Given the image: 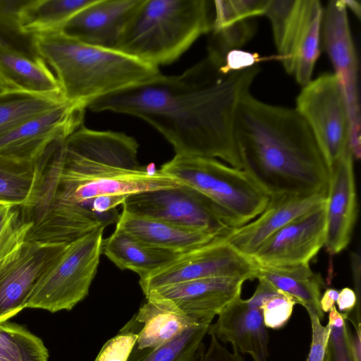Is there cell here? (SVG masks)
<instances>
[{
	"label": "cell",
	"mask_w": 361,
	"mask_h": 361,
	"mask_svg": "<svg viewBox=\"0 0 361 361\" xmlns=\"http://www.w3.org/2000/svg\"><path fill=\"white\" fill-rule=\"evenodd\" d=\"M139 145L123 133L81 124L51 142L35 161L36 178L21 205L30 226L25 241L69 243L112 224L97 214L94 202L182 185L171 176L140 165Z\"/></svg>",
	"instance_id": "obj_1"
},
{
	"label": "cell",
	"mask_w": 361,
	"mask_h": 361,
	"mask_svg": "<svg viewBox=\"0 0 361 361\" xmlns=\"http://www.w3.org/2000/svg\"><path fill=\"white\" fill-rule=\"evenodd\" d=\"M221 66L207 56L180 75L161 73L99 98L87 108L145 121L173 146L176 155L219 158L242 169L234 137L235 118L260 67L224 73Z\"/></svg>",
	"instance_id": "obj_2"
},
{
	"label": "cell",
	"mask_w": 361,
	"mask_h": 361,
	"mask_svg": "<svg viewBox=\"0 0 361 361\" xmlns=\"http://www.w3.org/2000/svg\"><path fill=\"white\" fill-rule=\"evenodd\" d=\"M234 137L242 169L270 197L328 194L330 172L316 140L297 109L240 100Z\"/></svg>",
	"instance_id": "obj_3"
},
{
	"label": "cell",
	"mask_w": 361,
	"mask_h": 361,
	"mask_svg": "<svg viewBox=\"0 0 361 361\" xmlns=\"http://www.w3.org/2000/svg\"><path fill=\"white\" fill-rule=\"evenodd\" d=\"M30 42L55 73L63 99L83 109L161 74L158 68L122 51L87 44L61 31L31 36Z\"/></svg>",
	"instance_id": "obj_4"
},
{
	"label": "cell",
	"mask_w": 361,
	"mask_h": 361,
	"mask_svg": "<svg viewBox=\"0 0 361 361\" xmlns=\"http://www.w3.org/2000/svg\"><path fill=\"white\" fill-rule=\"evenodd\" d=\"M207 0H143L116 50L158 68L178 59L210 32L214 13Z\"/></svg>",
	"instance_id": "obj_5"
},
{
	"label": "cell",
	"mask_w": 361,
	"mask_h": 361,
	"mask_svg": "<svg viewBox=\"0 0 361 361\" xmlns=\"http://www.w3.org/2000/svg\"><path fill=\"white\" fill-rule=\"evenodd\" d=\"M160 170L211 200L231 229L257 217L269 201L247 172L214 158L176 155Z\"/></svg>",
	"instance_id": "obj_6"
},
{
	"label": "cell",
	"mask_w": 361,
	"mask_h": 361,
	"mask_svg": "<svg viewBox=\"0 0 361 361\" xmlns=\"http://www.w3.org/2000/svg\"><path fill=\"white\" fill-rule=\"evenodd\" d=\"M104 228L97 229L70 243L39 279L25 308L52 313L71 310L89 293L97 271Z\"/></svg>",
	"instance_id": "obj_7"
},
{
	"label": "cell",
	"mask_w": 361,
	"mask_h": 361,
	"mask_svg": "<svg viewBox=\"0 0 361 361\" xmlns=\"http://www.w3.org/2000/svg\"><path fill=\"white\" fill-rule=\"evenodd\" d=\"M323 10L318 0H269L264 14L271 23L278 58L302 87L312 80L320 54Z\"/></svg>",
	"instance_id": "obj_8"
},
{
	"label": "cell",
	"mask_w": 361,
	"mask_h": 361,
	"mask_svg": "<svg viewBox=\"0 0 361 361\" xmlns=\"http://www.w3.org/2000/svg\"><path fill=\"white\" fill-rule=\"evenodd\" d=\"M295 109L308 124L329 172L352 154L349 118L334 73H323L305 85L296 98Z\"/></svg>",
	"instance_id": "obj_9"
},
{
	"label": "cell",
	"mask_w": 361,
	"mask_h": 361,
	"mask_svg": "<svg viewBox=\"0 0 361 361\" xmlns=\"http://www.w3.org/2000/svg\"><path fill=\"white\" fill-rule=\"evenodd\" d=\"M122 205L123 211L128 214L182 227L220 233L231 229L211 200L185 184L131 194Z\"/></svg>",
	"instance_id": "obj_10"
},
{
	"label": "cell",
	"mask_w": 361,
	"mask_h": 361,
	"mask_svg": "<svg viewBox=\"0 0 361 361\" xmlns=\"http://www.w3.org/2000/svg\"><path fill=\"white\" fill-rule=\"evenodd\" d=\"M343 0H331L323 10L321 39L343 94L350 123L351 152L361 157V114L358 61Z\"/></svg>",
	"instance_id": "obj_11"
},
{
	"label": "cell",
	"mask_w": 361,
	"mask_h": 361,
	"mask_svg": "<svg viewBox=\"0 0 361 361\" xmlns=\"http://www.w3.org/2000/svg\"><path fill=\"white\" fill-rule=\"evenodd\" d=\"M257 265L224 240V235L185 252L139 280L144 293L182 282L214 277L256 279Z\"/></svg>",
	"instance_id": "obj_12"
},
{
	"label": "cell",
	"mask_w": 361,
	"mask_h": 361,
	"mask_svg": "<svg viewBox=\"0 0 361 361\" xmlns=\"http://www.w3.org/2000/svg\"><path fill=\"white\" fill-rule=\"evenodd\" d=\"M68 245L25 241L0 262V323L8 321L25 308L39 279Z\"/></svg>",
	"instance_id": "obj_13"
},
{
	"label": "cell",
	"mask_w": 361,
	"mask_h": 361,
	"mask_svg": "<svg viewBox=\"0 0 361 361\" xmlns=\"http://www.w3.org/2000/svg\"><path fill=\"white\" fill-rule=\"evenodd\" d=\"M326 216V202L281 228L250 259L262 267L309 264L324 245Z\"/></svg>",
	"instance_id": "obj_14"
},
{
	"label": "cell",
	"mask_w": 361,
	"mask_h": 361,
	"mask_svg": "<svg viewBox=\"0 0 361 361\" xmlns=\"http://www.w3.org/2000/svg\"><path fill=\"white\" fill-rule=\"evenodd\" d=\"M258 281L252 296L246 300L238 298L226 306L218 314L216 322L210 324L207 334L231 343L233 350L250 355L254 361H267L269 334L260 305L267 284Z\"/></svg>",
	"instance_id": "obj_15"
},
{
	"label": "cell",
	"mask_w": 361,
	"mask_h": 361,
	"mask_svg": "<svg viewBox=\"0 0 361 361\" xmlns=\"http://www.w3.org/2000/svg\"><path fill=\"white\" fill-rule=\"evenodd\" d=\"M327 195L318 193L270 197L267 207L257 217L231 229L224 235V240L238 252L250 258L281 228L326 203Z\"/></svg>",
	"instance_id": "obj_16"
},
{
	"label": "cell",
	"mask_w": 361,
	"mask_h": 361,
	"mask_svg": "<svg viewBox=\"0 0 361 361\" xmlns=\"http://www.w3.org/2000/svg\"><path fill=\"white\" fill-rule=\"evenodd\" d=\"M85 109L68 102L0 138V155L36 161L46 147L83 123Z\"/></svg>",
	"instance_id": "obj_17"
},
{
	"label": "cell",
	"mask_w": 361,
	"mask_h": 361,
	"mask_svg": "<svg viewBox=\"0 0 361 361\" xmlns=\"http://www.w3.org/2000/svg\"><path fill=\"white\" fill-rule=\"evenodd\" d=\"M143 0H94L60 30L94 47L116 49L131 17Z\"/></svg>",
	"instance_id": "obj_18"
},
{
	"label": "cell",
	"mask_w": 361,
	"mask_h": 361,
	"mask_svg": "<svg viewBox=\"0 0 361 361\" xmlns=\"http://www.w3.org/2000/svg\"><path fill=\"white\" fill-rule=\"evenodd\" d=\"M245 279L214 277L192 280L154 289L190 317L211 324L230 303L240 298Z\"/></svg>",
	"instance_id": "obj_19"
},
{
	"label": "cell",
	"mask_w": 361,
	"mask_h": 361,
	"mask_svg": "<svg viewBox=\"0 0 361 361\" xmlns=\"http://www.w3.org/2000/svg\"><path fill=\"white\" fill-rule=\"evenodd\" d=\"M353 157L348 154L330 171L324 247L334 255L349 244L357 219Z\"/></svg>",
	"instance_id": "obj_20"
},
{
	"label": "cell",
	"mask_w": 361,
	"mask_h": 361,
	"mask_svg": "<svg viewBox=\"0 0 361 361\" xmlns=\"http://www.w3.org/2000/svg\"><path fill=\"white\" fill-rule=\"evenodd\" d=\"M145 298L147 302L133 317L140 326L135 345L138 349L159 348L202 323L188 316L154 290Z\"/></svg>",
	"instance_id": "obj_21"
},
{
	"label": "cell",
	"mask_w": 361,
	"mask_h": 361,
	"mask_svg": "<svg viewBox=\"0 0 361 361\" xmlns=\"http://www.w3.org/2000/svg\"><path fill=\"white\" fill-rule=\"evenodd\" d=\"M116 228L152 246L184 253L226 233L182 227L166 221L135 216L124 211Z\"/></svg>",
	"instance_id": "obj_22"
},
{
	"label": "cell",
	"mask_w": 361,
	"mask_h": 361,
	"mask_svg": "<svg viewBox=\"0 0 361 361\" xmlns=\"http://www.w3.org/2000/svg\"><path fill=\"white\" fill-rule=\"evenodd\" d=\"M0 82L6 90L61 95L55 75L40 56L2 41H0Z\"/></svg>",
	"instance_id": "obj_23"
},
{
	"label": "cell",
	"mask_w": 361,
	"mask_h": 361,
	"mask_svg": "<svg viewBox=\"0 0 361 361\" xmlns=\"http://www.w3.org/2000/svg\"><path fill=\"white\" fill-rule=\"evenodd\" d=\"M102 254L120 269L133 271L139 275L140 279L181 255L148 245L116 228L109 237L103 240Z\"/></svg>",
	"instance_id": "obj_24"
},
{
	"label": "cell",
	"mask_w": 361,
	"mask_h": 361,
	"mask_svg": "<svg viewBox=\"0 0 361 361\" xmlns=\"http://www.w3.org/2000/svg\"><path fill=\"white\" fill-rule=\"evenodd\" d=\"M256 279L264 281L276 290L287 293L296 304L302 305L308 313H313L322 321L324 313L320 307L324 282L314 274L310 264L283 267L257 265Z\"/></svg>",
	"instance_id": "obj_25"
},
{
	"label": "cell",
	"mask_w": 361,
	"mask_h": 361,
	"mask_svg": "<svg viewBox=\"0 0 361 361\" xmlns=\"http://www.w3.org/2000/svg\"><path fill=\"white\" fill-rule=\"evenodd\" d=\"M94 0H24L17 11L18 32L23 36L60 31Z\"/></svg>",
	"instance_id": "obj_26"
},
{
	"label": "cell",
	"mask_w": 361,
	"mask_h": 361,
	"mask_svg": "<svg viewBox=\"0 0 361 361\" xmlns=\"http://www.w3.org/2000/svg\"><path fill=\"white\" fill-rule=\"evenodd\" d=\"M66 102L59 94L25 91L0 92V138L15 128Z\"/></svg>",
	"instance_id": "obj_27"
},
{
	"label": "cell",
	"mask_w": 361,
	"mask_h": 361,
	"mask_svg": "<svg viewBox=\"0 0 361 361\" xmlns=\"http://www.w3.org/2000/svg\"><path fill=\"white\" fill-rule=\"evenodd\" d=\"M210 324L201 323L157 348L134 346L127 361H196Z\"/></svg>",
	"instance_id": "obj_28"
},
{
	"label": "cell",
	"mask_w": 361,
	"mask_h": 361,
	"mask_svg": "<svg viewBox=\"0 0 361 361\" xmlns=\"http://www.w3.org/2000/svg\"><path fill=\"white\" fill-rule=\"evenodd\" d=\"M41 338L25 327L8 321L0 323V361H48Z\"/></svg>",
	"instance_id": "obj_29"
},
{
	"label": "cell",
	"mask_w": 361,
	"mask_h": 361,
	"mask_svg": "<svg viewBox=\"0 0 361 361\" xmlns=\"http://www.w3.org/2000/svg\"><path fill=\"white\" fill-rule=\"evenodd\" d=\"M35 161L0 155V202L23 204L36 178Z\"/></svg>",
	"instance_id": "obj_30"
},
{
	"label": "cell",
	"mask_w": 361,
	"mask_h": 361,
	"mask_svg": "<svg viewBox=\"0 0 361 361\" xmlns=\"http://www.w3.org/2000/svg\"><path fill=\"white\" fill-rule=\"evenodd\" d=\"M255 30V23L251 19L212 30L207 56L224 65L226 54L244 46L253 37Z\"/></svg>",
	"instance_id": "obj_31"
},
{
	"label": "cell",
	"mask_w": 361,
	"mask_h": 361,
	"mask_svg": "<svg viewBox=\"0 0 361 361\" xmlns=\"http://www.w3.org/2000/svg\"><path fill=\"white\" fill-rule=\"evenodd\" d=\"M29 229L20 204L0 202V262L22 245Z\"/></svg>",
	"instance_id": "obj_32"
},
{
	"label": "cell",
	"mask_w": 361,
	"mask_h": 361,
	"mask_svg": "<svg viewBox=\"0 0 361 361\" xmlns=\"http://www.w3.org/2000/svg\"><path fill=\"white\" fill-rule=\"evenodd\" d=\"M269 0H216L212 30L265 14Z\"/></svg>",
	"instance_id": "obj_33"
},
{
	"label": "cell",
	"mask_w": 361,
	"mask_h": 361,
	"mask_svg": "<svg viewBox=\"0 0 361 361\" xmlns=\"http://www.w3.org/2000/svg\"><path fill=\"white\" fill-rule=\"evenodd\" d=\"M295 304L291 296L276 290L267 283L260 305L266 328L279 329L284 326L288 322Z\"/></svg>",
	"instance_id": "obj_34"
},
{
	"label": "cell",
	"mask_w": 361,
	"mask_h": 361,
	"mask_svg": "<svg viewBox=\"0 0 361 361\" xmlns=\"http://www.w3.org/2000/svg\"><path fill=\"white\" fill-rule=\"evenodd\" d=\"M140 329L133 318L103 345L94 361H127L137 342Z\"/></svg>",
	"instance_id": "obj_35"
},
{
	"label": "cell",
	"mask_w": 361,
	"mask_h": 361,
	"mask_svg": "<svg viewBox=\"0 0 361 361\" xmlns=\"http://www.w3.org/2000/svg\"><path fill=\"white\" fill-rule=\"evenodd\" d=\"M312 325V343L307 361H325L329 336V326H324L313 313H308Z\"/></svg>",
	"instance_id": "obj_36"
},
{
	"label": "cell",
	"mask_w": 361,
	"mask_h": 361,
	"mask_svg": "<svg viewBox=\"0 0 361 361\" xmlns=\"http://www.w3.org/2000/svg\"><path fill=\"white\" fill-rule=\"evenodd\" d=\"M261 59L257 53L234 49L226 54L224 63L220 67V71L224 73H228L243 70L257 65Z\"/></svg>",
	"instance_id": "obj_37"
},
{
	"label": "cell",
	"mask_w": 361,
	"mask_h": 361,
	"mask_svg": "<svg viewBox=\"0 0 361 361\" xmlns=\"http://www.w3.org/2000/svg\"><path fill=\"white\" fill-rule=\"evenodd\" d=\"M23 1L24 0H0V32L6 33L12 31L20 35L17 27L16 16L18 9L23 4ZM0 41L6 43L1 34Z\"/></svg>",
	"instance_id": "obj_38"
},
{
	"label": "cell",
	"mask_w": 361,
	"mask_h": 361,
	"mask_svg": "<svg viewBox=\"0 0 361 361\" xmlns=\"http://www.w3.org/2000/svg\"><path fill=\"white\" fill-rule=\"evenodd\" d=\"M200 361H245L239 352L233 350L231 353L223 346L219 341L211 335V341L207 351L201 350L199 355Z\"/></svg>",
	"instance_id": "obj_39"
},
{
	"label": "cell",
	"mask_w": 361,
	"mask_h": 361,
	"mask_svg": "<svg viewBox=\"0 0 361 361\" xmlns=\"http://www.w3.org/2000/svg\"><path fill=\"white\" fill-rule=\"evenodd\" d=\"M350 331L348 329L345 339L338 343H331L328 341L327 348L329 353L330 361H353L349 339Z\"/></svg>",
	"instance_id": "obj_40"
},
{
	"label": "cell",
	"mask_w": 361,
	"mask_h": 361,
	"mask_svg": "<svg viewBox=\"0 0 361 361\" xmlns=\"http://www.w3.org/2000/svg\"><path fill=\"white\" fill-rule=\"evenodd\" d=\"M336 304L341 313L347 316L357 305V300L354 290L349 288H343L339 293Z\"/></svg>",
	"instance_id": "obj_41"
},
{
	"label": "cell",
	"mask_w": 361,
	"mask_h": 361,
	"mask_svg": "<svg viewBox=\"0 0 361 361\" xmlns=\"http://www.w3.org/2000/svg\"><path fill=\"white\" fill-rule=\"evenodd\" d=\"M351 267L355 282V295L357 300V319L360 322V250L354 252L351 255Z\"/></svg>",
	"instance_id": "obj_42"
},
{
	"label": "cell",
	"mask_w": 361,
	"mask_h": 361,
	"mask_svg": "<svg viewBox=\"0 0 361 361\" xmlns=\"http://www.w3.org/2000/svg\"><path fill=\"white\" fill-rule=\"evenodd\" d=\"M355 328V334L349 335L350 351L353 361H361L360 324Z\"/></svg>",
	"instance_id": "obj_43"
},
{
	"label": "cell",
	"mask_w": 361,
	"mask_h": 361,
	"mask_svg": "<svg viewBox=\"0 0 361 361\" xmlns=\"http://www.w3.org/2000/svg\"><path fill=\"white\" fill-rule=\"evenodd\" d=\"M338 293L334 288H327L325 290L320 299V307L324 313L329 312L335 305Z\"/></svg>",
	"instance_id": "obj_44"
},
{
	"label": "cell",
	"mask_w": 361,
	"mask_h": 361,
	"mask_svg": "<svg viewBox=\"0 0 361 361\" xmlns=\"http://www.w3.org/2000/svg\"><path fill=\"white\" fill-rule=\"evenodd\" d=\"M343 2L347 9L350 8L357 18L360 19L361 16L360 4L358 1L353 0H343Z\"/></svg>",
	"instance_id": "obj_45"
},
{
	"label": "cell",
	"mask_w": 361,
	"mask_h": 361,
	"mask_svg": "<svg viewBox=\"0 0 361 361\" xmlns=\"http://www.w3.org/2000/svg\"><path fill=\"white\" fill-rule=\"evenodd\" d=\"M325 361H330V358H329V353L328 348H326V357H325Z\"/></svg>",
	"instance_id": "obj_46"
},
{
	"label": "cell",
	"mask_w": 361,
	"mask_h": 361,
	"mask_svg": "<svg viewBox=\"0 0 361 361\" xmlns=\"http://www.w3.org/2000/svg\"><path fill=\"white\" fill-rule=\"evenodd\" d=\"M4 91H6V90L4 89V86L2 85V84L0 82V92H4Z\"/></svg>",
	"instance_id": "obj_47"
}]
</instances>
